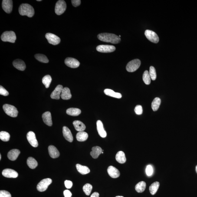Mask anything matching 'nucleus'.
Here are the masks:
<instances>
[{"label": "nucleus", "mask_w": 197, "mask_h": 197, "mask_svg": "<svg viewBox=\"0 0 197 197\" xmlns=\"http://www.w3.org/2000/svg\"><path fill=\"white\" fill-rule=\"evenodd\" d=\"M1 155H0V159L1 160Z\"/></svg>", "instance_id": "obj_52"}, {"label": "nucleus", "mask_w": 197, "mask_h": 197, "mask_svg": "<svg viewBox=\"0 0 197 197\" xmlns=\"http://www.w3.org/2000/svg\"><path fill=\"white\" fill-rule=\"evenodd\" d=\"M73 124L74 128L77 131L80 132L84 131L86 128V126L81 121L79 120H75L73 122Z\"/></svg>", "instance_id": "obj_25"}, {"label": "nucleus", "mask_w": 197, "mask_h": 197, "mask_svg": "<svg viewBox=\"0 0 197 197\" xmlns=\"http://www.w3.org/2000/svg\"><path fill=\"white\" fill-rule=\"evenodd\" d=\"M76 168L77 171L82 175H86L90 173V169L88 167L83 166L79 164H77L76 165Z\"/></svg>", "instance_id": "obj_28"}, {"label": "nucleus", "mask_w": 197, "mask_h": 197, "mask_svg": "<svg viewBox=\"0 0 197 197\" xmlns=\"http://www.w3.org/2000/svg\"><path fill=\"white\" fill-rule=\"evenodd\" d=\"M146 173L148 176H150L153 173V168L151 165L147 166L146 169Z\"/></svg>", "instance_id": "obj_41"}, {"label": "nucleus", "mask_w": 197, "mask_h": 197, "mask_svg": "<svg viewBox=\"0 0 197 197\" xmlns=\"http://www.w3.org/2000/svg\"><path fill=\"white\" fill-rule=\"evenodd\" d=\"M1 39L3 41L14 43L16 40L17 37L14 31H6L4 32L1 35Z\"/></svg>", "instance_id": "obj_3"}, {"label": "nucleus", "mask_w": 197, "mask_h": 197, "mask_svg": "<svg viewBox=\"0 0 197 197\" xmlns=\"http://www.w3.org/2000/svg\"><path fill=\"white\" fill-rule=\"evenodd\" d=\"M35 57L38 61L41 63H47L49 62V60L46 56L44 54H37L35 55Z\"/></svg>", "instance_id": "obj_36"}, {"label": "nucleus", "mask_w": 197, "mask_h": 197, "mask_svg": "<svg viewBox=\"0 0 197 197\" xmlns=\"http://www.w3.org/2000/svg\"><path fill=\"white\" fill-rule=\"evenodd\" d=\"M146 188V183L143 181L139 182L135 187V189L138 193L143 192Z\"/></svg>", "instance_id": "obj_31"}, {"label": "nucleus", "mask_w": 197, "mask_h": 197, "mask_svg": "<svg viewBox=\"0 0 197 197\" xmlns=\"http://www.w3.org/2000/svg\"><path fill=\"white\" fill-rule=\"evenodd\" d=\"M116 161L120 164H124L126 161L125 155L124 152L121 151L118 152L116 154Z\"/></svg>", "instance_id": "obj_27"}, {"label": "nucleus", "mask_w": 197, "mask_h": 197, "mask_svg": "<svg viewBox=\"0 0 197 197\" xmlns=\"http://www.w3.org/2000/svg\"><path fill=\"white\" fill-rule=\"evenodd\" d=\"M0 94L4 96H8L9 93L2 86H0Z\"/></svg>", "instance_id": "obj_44"}, {"label": "nucleus", "mask_w": 197, "mask_h": 197, "mask_svg": "<svg viewBox=\"0 0 197 197\" xmlns=\"http://www.w3.org/2000/svg\"><path fill=\"white\" fill-rule=\"evenodd\" d=\"M195 170L196 171V173H197V165H196V166Z\"/></svg>", "instance_id": "obj_49"}, {"label": "nucleus", "mask_w": 197, "mask_h": 197, "mask_svg": "<svg viewBox=\"0 0 197 197\" xmlns=\"http://www.w3.org/2000/svg\"><path fill=\"white\" fill-rule=\"evenodd\" d=\"M64 195L65 197H71V192L68 190H65L64 191Z\"/></svg>", "instance_id": "obj_47"}, {"label": "nucleus", "mask_w": 197, "mask_h": 197, "mask_svg": "<svg viewBox=\"0 0 197 197\" xmlns=\"http://www.w3.org/2000/svg\"><path fill=\"white\" fill-rule=\"evenodd\" d=\"M105 94L107 96H111V97L116 98L118 99H120L122 97V95L121 93H116L113 90L110 89H106L104 90Z\"/></svg>", "instance_id": "obj_26"}, {"label": "nucleus", "mask_w": 197, "mask_h": 197, "mask_svg": "<svg viewBox=\"0 0 197 197\" xmlns=\"http://www.w3.org/2000/svg\"><path fill=\"white\" fill-rule=\"evenodd\" d=\"M10 135L8 132L2 131L0 133V139L4 142L8 141L9 140Z\"/></svg>", "instance_id": "obj_38"}, {"label": "nucleus", "mask_w": 197, "mask_h": 197, "mask_svg": "<svg viewBox=\"0 0 197 197\" xmlns=\"http://www.w3.org/2000/svg\"><path fill=\"white\" fill-rule=\"evenodd\" d=\"M142 79L146 85L150 84L151 82V77L149 74V72L148 70H146L143 73Z\"/></svg>", "instance_id": "obj_37"}, {"label": "nucleus", "mask_w": 197, "mask_h": 197, "mask_svg": "<svg viewBox=\"0 0 197 197\" xmlns=\"http://www.w3.org/2000/svg\"><path fill=\"white\" fill-rule=\"evenodd\" d=\"M100 194L97 192H95L92 194L90 197H99Z\"/></svg>", "instance_id": "obj_48"}, {"label": "nucleus", "mask_w": 197, "mask_h": 197, "mask_svg": "<svg viewBox=\"0 0 197 197\" xmlns=\"http://www.w3.org/2000/svg\"><path fill=\"white\" fill-rule=\"evenodd\" d=\"M97 38L100 41L113 44H118L121 41V39L118 36L109 33L100 34L97 36Z\"/></svg>", "instance_id": "obj_1"}, {"label": "nucleus", "mask_w": 197, "mask_h": 197, "mask_svg": "<svg viewBox=\"0 0 197 197\" xmlns=\"http://www.w3.org/2000/svg\"><path fill=\"white\" fill-rule=\"evenodd\" d=\"M65 63L68 67L73 68H77L79 66L80 64L78 60L72 57L66 58L65 60Z\"/></svg>", "instance_id": "obj_11"}, {"label": "nucleus", "mask_w": 197, "mask_h": 197, "mask_svg": "<svg viewBox=\"0 0 197 197\" xmlns=\"http://www.w3.org/2000/svg\"><path fill=\"white\" fill-rule=\"evenodd\" d=\"M20 153V151L18 149H12L8 152V157L10 160L15 161L17 159Z\"/></svg>", "instance_id": "obj_23"}, {"label": "nucleus", "mask_w": 197, "mask_h": 197, "mask_svg": "<svg viewBox=\"0 0 197 197\" xmlns=\"http://www.w3.org/2000/svg\"><path fill=\"white\" fill-rule=\"evenodd\" d=\"M52 80L51 76L49 75H47L45 76L42 79V82L45 86L46 88H48L49 87L50 85Z\"/></svg>", "instance_id": "obj_35"}, {"label": "nucleus", "mask_w": 197, "mask_h": 197, "mask_svg": "<svg viewBox=\"0 0 197 197\" xmlns=\"http://www.w3.org/2000/svg\"><path fill=\"white\" fill-rule=\"evenodd\" d=\"M71 2L73 6L75 7L79 6L81 2L80 0H72Z\"/></svg>", "instance_id": "obj_46"}, {"label": "nucleus", "mask_w": 197, "mask_h": 197, "mask_svg": "<svg viewBox=\"0 0 197 197\" xmlns=\"http://www.w3.org/2000/svg\"><path fill=\"white\" fill-rule=\"evenodd\" d=\"M159 186V182H154L149 187V191L152 195H154L157 192Z\"/></svg>", "instance_id": "obj_34"}, {"label": "nucleus", "mask_w": 197, "mask_h": 197, "mask_svg": "<svg viewBox=\"0 0 197 197\" xmlns=\"http://www.w3.org/2000/svg\"><path fill=\"white\" fill-rule=\"evenodd\" d=\"M67 8L66 2L63 0H59L56 4L55 12L57 15H61L64 13Z\"/></svg>", "instance_id": "obj_6"}, {"label": "nucleus", "mask_w": 197, "mask_h": 197, "mask_svg": "<svg viewBox=\"0 0 197 197\" xmlns=\"http://www.w3.org/2000/svg\"><path fill=\"white\" fill-rule=\"evenodd\" d=\"M134 111L136 114L138 115H141L143 113V109L142 106L138 105L135 108Z\"/></svg>", "instance_id": "obj_42"}, {"label": "nucleus", "mask_w": 197, "mask_h": 197, "mask_svg": "<svg viewBox=\"0 0 197 197\" xmlns=\"http://www.w3.org/2000/svg\"><path fill=\"white\" fill-rule=\"evenodd\" d=\"M61 97L63 100H70L72 97V95L70 89L68 87H65L63 88L62 91Z\"/></svg>", "instance_id": "obj_24"}, {"label": "nucleus", "mask_w": 197, "mask_h": 197, "mask_svg": "<svg viewBox=\"0 0 197 197\" xmlns=\"http://www.w3.org/2000/svg\"><path fill=\"white\" fill-rule=\"evenodd\" d=\"M96 125L99 134L102 138H105L107 136V133L103 127L102 122L100 120H97L96 122Z\"/></svg>", "instance_id": "obj_17"}, {"label": "nucleus", "mask_w": 197, "mask_h": 197, "mask_svg": "<svg viewBox=\"0 0 197 197\" xmlns=\"http://www.w3.org/2000/svg\"><path fill=\"white\" fill-rule=\"evenodd\" d=\"M19 12L20 15L29 17H32L34 14L33 8L28 4H21L19 8Z\"/></svg>", "instance_id": "obj_2"}, {"label": "nucleus", "mask_w": 197, "mask_h": 197, "mask_svg": "<svg viewBox=\"0 0 197 197\" xmlns=\"http://www.w3.org/2000/svg\"><path fill=\"white\" fill-rule=\"evenodd\" d=\"M149 74L151 77V79L152 80H155L157 77V74L156 69L153 66H151L150 67V70L149 72Z\"/></svg>", "instance_id": "obj_40"}, {"label": "nucleus", "mask_w": 197, "mask_h": 197, "mask_svg": "<svg viewBox=\"0 0 197 197\" xmlns=\"http://www.w3.org/2000/svg\"><path fill=\"white\" fill-rule=\"evenodd\" d=\"M3 9L7 13L9 14L12 11L13 7V1L11 0H3L2 1Z\"/></svg>", "instance_id": "obj_13"}, {"label": "nucleus", "mask_w": 197, "mask_h": 197, "mask_svg": "<svg viewBox=\"0 0 197 197\" xmlns=\"http://www.w3.org/2000/svg\"><path fill=\"white\" fill-rule=\"evenodd\" d=\"M161 100L159 97H156L152 103V108L153 111H156L159 109L160 105Z\"/></svg>", "instance_id": "obj_33"}, {"label": "nucleus", "mask_w": 197, "mask_h": 197, "mask_svg": "<svg viewBox=\"0 0 197 197\" xmlns=\"http://www.w3.org/2000/svg\"><path fill=\"white\" fill-rule=\"evenodd\" d=\"M66 113L70 116H77L81 113V111L79 109L70 108L67 109Z\"/></svg>", "instance_id": "obj_30"}, {"label": "nucleus", "mask_w": 197, "mask_h": 197, "mask_svg": "<svg viewBox=\"0 0 197 197\" xmlns=\"http://www.w3.org/2000/svg\"><path fill=\"white\" fill-rule=\"evenodd\" d=\"M119 37H120H120H121L120 35H119Z\"/></svg>", "instance_id": "obj_53"}, {"label": "nucleus", "mask_w": 197, "mask_h": 197, "mask_svg": "<svg viewBox=\"0 0 197 197\" xmlns=\"http://www.w3.org/2000/svg\"><path fill=\"white\" fill-rule=\"evenodd\" d=\"M96 50L102 53H111L113 52L116 49V47L113 45H100L96 47Z\"/></svg>", "instance_id": "obj_10"}, {"label": "nucleus", "mask_w": 197, "mask_h": 197, "mask_svg": "<svg viewBox=\"0 0 197 197\" xmlns=\"http://www.w3.org/2000/svg\"><path fill=\"white\" fill-rule=\"evenodd\" d=\"M4 111L8 116L12 117H16L18 116V112L14 106L8 104H4L3 107Z\"/></svg>", "instance_id": "obj_4"}, {"label": "nucleus", "mask_w": 197, "mask_h": 197, "mask_svg": "<svg viewBox=\"0 0 197 197\" xmlns=\"http://www.w3.org/2000/svg\"><path fill=\"white\" fill-rule=\"evenodd\" d=\"M65 185L66 188L68 189H70L72 186L73 183L71 181L66 180L65 181Z\"/></svg>", "instance_id": "obj_45"}, {"label": "nucleus", "mask_w": 197, "mask_h": 197, "mask_svg": "<svg viewBox=\"0 0 197 197\" xmlns=\"http://www.w3.org/2000/svg\"><path fill=\"white\" fill-rule=\"evenodd\" d=\"M141 64V61L138 59L132 60L129 62L126 65V70L130 72L136 71L140 67Z\"/></svg>", "instance_id": "obj_5"}, {"label": "nucleus", "mask_w": 197, "mask_h": 197, "mask_svg": "<svg viewBox=\"0 0 197 197\" xmlns=\"http://www.w3.org/2000/svg\"><path fill=\"white\" fill-rule=\"evenodd\" d=\"M145 34L148 39L152 42L154 43H157L159 42V37L154 31L147 30L145 31Z\"/></svg>", "instance_id": "obj_9"}, {"label": "nucleus", "mask_w": 197, "mask_h": 197, "mask_svg": "<svg viewBox=\"0 0 197 197\" xmlns=\"http://www.w3.org/2000/svg\"><path fill=\"white\" fill-rule=\"evenodd\" d=\"M27 139L30 144L34 148L38 146V142L36 138L35 133L33 132L30 131L27 134Z\"/></svg>", "instance_id": "obj_12"}, {"label": "nucleus", "mask_w": 197, "mask_h": 197, "mask_svg": "<svg viewBox=\"0 0 197 197\" xmlns=\"http://www.w3.org/2000/svg\"><path fill=\"white\" fill-rule=\"evenodd\" d=\"M27 165L31 169H35L38 166V163L37 161L34 158L29 157L27 161Z\"/></svg>", "instance_id": "obj_32"}, {"label": "nucleus", "mask_w": 197, "mask_h": 197, "mask_svg": "<svg viewBox=\"0 0 197 197\" xmlns=\"http://www.w3.org/2000/svg\"><path fill=\"white\" fill-rule=\"evenodd\" d=\"M3 176L7 178H15L18 177V173L12 169H6L2 171Z\"/></svg>", "instance_id": "obj_14"}, {"label": "nucleus", "mask_w": 197, "mask_h": 197, "mask_svg": "<svg viewBox=\"0 0 197 197\" xmlns=\"http://www.w3.org/2000/svg\"><path fill=\"white\" fill-rule=\"evenodd\" d=\"M37 1H39V2H40V1H41V0H37Z\"/></svg>", "instance_id": "obj_51"}, {"label": "nucleus", "mask_w": 197, "mask_h": 197, "mask_svg": "<svg viewBox=\"0 0 197 197\" xmlns=\"http://www.w3.org/2000/svg\"><path fill=\"white\" fill-rule=\"evenodd\" d=\"M63 136L65 139L69 142H72L73 137L71 131L68 127L66 126H64L63 129Z\"/></svg>", "instance_id": "obj_18"}, {"label": "nucleus", "mask_w": 197, "mask_h": 197, "mask_svg": "<svg viewBox=\"0 0 197 197\" xmlns=\"http://www.w3.org/2000/svg\"><path fill=\"white\" fill-rule=\"evenodd\" d=\"M63 89V86L61 85L57 86L51 93V98L55 100H59Z\"/></svg>", "instance_id": "obj_15"}, {"label": "nucleus", "mask_w": 197, "mask_h": 197, "mask_svg": "<svg viewBox=\"0 0 197 197\" xmlns=\"http://www.w3.org/2000/svg\"><path fill=\"white\" fill-rule=\"evenodd\" d=\"M42 118L44 123L47 126H51L52 125V120L51 113L49 111L46 112L42 115Z\"/></svg>", "instance_id": "obj_21"}, {"label": "nucleus", "mask_w": 197, "mask_h": 197, "mask_svg": "<svg viewBox=\"0 0 197 197\" xmlns=\"http://www.w3.org/2000/svg\"><path fill=\"white\" fill-rule=\"evenodd\" d=\"M107 172L109 176L113 178H117L120 176L119 171L113 166H109L107 169Z\"/></svg>", "instance_id": "obj_16"}, {"label": "nucleus", "mask_w": 197, "mask_h": 197, "mask_svg": "<svg viewBox=\"0 0 197 197\" xmlns=\"http://www.w3.org/2000/svg\"><path fill=\"white\" fill-rule=\"evenodd\" d=\"M102 152L103 150L100 147L95 146L92 148V151L90 152V155L93 159H96L99 157Z\"/></svg>", "instance_id": "obj_22"}, {"label": "nucleus", "mask_w": 197, "mask_h": 197, "mask_svg": "<svg viewBox=\"0 0 197 197\" xmlns=\"http://www.w3.org/2000/svg\"><path fill=\"white\" fill-rule=\"evenodd\" d=\"M0 197H11L10 194L8 191L5 190L0 191Z\"/></svg>", "instance_id": "obj_43"}, {"label": "nucleus", "mask_w": 197, "mask_h": 197, "mask_svg": "<svg viewBox=\"0 0 197 197\" xmlns=\"http://www.w3.org/2000/svg\"><path fill=\"white\" fill-rule=\"evenodd\" d=\"M116 197H124L122 196H116Z\"/></svg>", "instance_id": "obj_50"}, {"label": "nucleus", "mask_w": 197, "mask_h": 197, "mask_svg": "<svg viewBox=\"0 0 197 197\" xmlns=\"http://www.w3.org/2000/svg\"><path fill=\"white\" fill-rule=\"evenodd\" d=\"M46 38L50 44L56 45H58L61 41L60 38L56 35L51 33H47L45 35Z\"/></svg>", "instance_id": "obj_8"}, {"label": "nucleus", "mask_w": 197, "mask_h": 197, "mask_svg": "<svg viewBox=\"0 0 197 197\" xmlns=\"http://www.w3.org/2000/svg\"><path fill=\"white\" fill-rule=\"evenodd\" d=\"M49 154L51 157L56 159L60 156V153L57 148L53 145H50L48 147Z\"/></svg>", "instance_id": "obj_20"}, {"label": "nucleus", "mask_w": 197, "mask_h": 197, "mask_svg": "<svg viewBox=\"0 0 197 197\" xmlns=\"http://www.w3.org/2000/svg\"><path fill=\"white\" fill-rule=\"evenodd\" d=\"M52 182V180L50 178L44 179L42 180L37 185V189L40 192H44L48 188L49 185Z\"/></svg>", "instance_id": "obj_7"}, {"label": "nucleus", "mask_w": 197, "mask_h": 197, "mask_svg": "<svg viewBox=\"0 0 197 197\" xmlns=\"http://www.w3.org/2000/svg\"><path fill=\"white\" fill-rule=\"evenodd\" d=\"M13 64L14 67L17 70L21 71H24L26 68L25 63L21 60H15L13 62Z\"/></svg>", "instance_id": "obj_19"}, {"label": "nucleus", "mask_w": 197, "mask_h": 197, "mask_svg": "<svg viewBox=\"0 0 197 197\" xmlns=\"http://www.w3.org/2000/svg\"><path fill=\"white\" fill-rule=\"evenodd\" d=\"M93 186L90 184H86L83 187V191L86 195H90L93 189Z\"/></svg>", "instance_id": "obj_39"}, {"label": "nucleus", "mask_w": 197, "mask_h": 197, "mask_svg": "<svg viewBox=\"0 0 197 197\" xmlns=\"http://www.w3.org/2000/svg\"><path fill=\"white\" fill-rule=\"evenodd\" d=\"M88 134L84 131L78 132L77 134L76 138L77 140L79 142L85 141L88 138Z\"/></svg>", "instance_id": "obj_29"}]
</instances>
